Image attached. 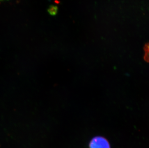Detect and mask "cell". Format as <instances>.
Segmentation results:
<instances>
[{
  "instance_id": "cell-1",
  "label": "cell",
  "mask_w": 149,
  "mask_h": 148,
  "mask_svg": "<svg viewBox=\"0 0 149 148\" xmlns=\"http://www.w3.org/2000/svg\"><path fill=\"white\" fill-rule=\"evenodd\" d=\"M89 148H111L108 140L101 136L95 137L92 139L89 144Z\"/></svg>"
},
{
  "instance_id": "cell-2",
  "label": "cell",
  "mask_w": 149,
  "mask_h": 148,
  "mask_svg": "<svg viewBox=\"0 0 149 148\" xmlns=\"http://www.w3.org/2000/svg\"><path fill=\"white\" fill-rule=\"evenodd\" d=\"M144 59L145 61L149 63V42L146 44L144 47Z\"/></svg>"
},
{
  "instance_id": "cell-3",
  "label": "cell",
  "mask_w": 149,
  "mask_h": 148,
  "mask_svg": "<svg viewBox=\"0 0 149 148\" xmlns=\"http://www.w3.org/2000/svg\"><path fill=\"white\" fill-rule=\"evenodd\" d=\"M48 13L51 15H55L58 12V7L56 6H50L47 10Z\"/></svg>"
}]
</instances>
